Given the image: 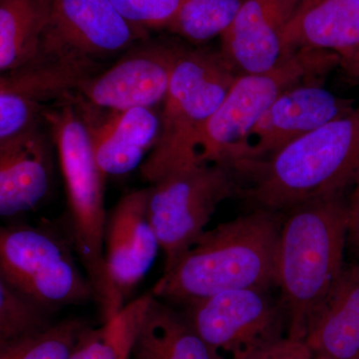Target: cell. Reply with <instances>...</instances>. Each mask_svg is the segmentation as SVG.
I'll return each instance as SVG.
<instances>
[{
    "mask_svg": "<svg viewBox=\"0 0 359 359\" xmlns=\"http://www.w3.org/2000/svg\"><path fill=\"white\" fill-rule=\"evenodd\" d=\"M52 178L51 148L40 125L0 144V217L39 207L50 192Z\"/></svg>",
    "mask_w": 359,
    "mask_h": 359,
    "instance_id": "16",
    "label": "cell"
},
{
    "mask_svg": "<svg viewBox=\"0 0 359 359\" xmlns=\"http://www.w3.org/2000/svg\"><path fill=\"white\" fill-rule=\"evenodd\" d=\"M348 205L344 195L308 201L283 212L276 287L287 337L304 340L311 320L344 273Z\"/></svg>",
    "mask_w": 359,
    "mask_h": 359,
    "instance_id": "3",
    "label": "cell"
},
{
    "mask_svg": "<svg viewBox=\"0 0 359 359\" xmlns=\"http://www.w3.org/2000/svg\"><path fill=\"white\" fill-rule=\"evenodd\" d=\"M238 75L219 50L184 49L163 102L157 141L141 165L146 181L153 184L171 172L198 164V137Z\"/></svg>",
    "mask_w": 359,
    "mask_h": 359,
    "instance_id": "5",
    "label": "cell"
},
{
    "mask_svg": "<svg viewBox=\"0 0 359 359\" xmlns=\"http://www.w3.org/2000/svg\"><path fill=\"white\" fill-rule=\"evenodd\" d=\"M271 290H224L179 309L223 359H238L287 337V314Z\"/></svg>",
    "mask_w": 359,
    "mask_h": 359,
    "instance_id": "10",
    "label": "cell"
},
{
    "mask_svg": "<svg viewBox=\"0 0 359 359\" xmlns=\"http://www.w3.org/2000/svg\"><path fill=\"white\" fill-rule=\"evenodd\" d=\"M125 20L146 32L167 28L182 0H110Z\"/></svg>",
    "mask_w": 359,
    "mask_h": 359,
    "instance_id": "26",
    "label": "cell"
},
{
    "mask_svg": "<svg viewBox=\"0 0 359 359\" xmlns=\"http://www.w3.org/2000/svg\"><path fill=\"white\" fill-rule=\"evenodd\" d=\"M6 88V81L4 77H0V89Z\"/></svg>",
    "mask_w": 359,
    "mask_h": 359,
    "instance_id": "29",
    "label": "cell"
},
{
    "mask_svg": "<svg viewBox=\"0 0 359 359\" xmlns=\"http://www.w3.org/2000/svg\"><path fill=\"white\" fill-rule=\"evenodd\" d=\"M146 32L130 25L110 0H47L41 52L50 65L84 81L99 61L126 52Z\"/></svg>",
    "mask_w": 359,
    "mask_h": 359,
    "instance_id": "9",
    "label": "cell"
},
{
    "mask_svg": "<svg viewBox=\"0 0 359 359\" xmlns=\"http://www.w3.org/2000/svg\"><path fill=\"white\" fill-rule=\"evenodd\" d=\"M148 195L149 188L130 192L107 215L106 268L124 302L147 275L161 250L149 219Z\"/></svg>",
    "mask_w": 359,
    "mask_h": 359,
    "instance_id": "13",
    "label": "cell"
},
{
    "mask_svg": "<svg viewBox=\"0 0 359 359\" xmlns=\"http://www.w3.org/2000/svg\"><path fill=\"white\" fill-rule=\"evenodd\" d=\"M283 212L255 208L205 230L152 294L183 309L224 290L276 287V250Z\"/></svg>",
    "mask_w": 359,
    "mask_h": 359,
    "instance_id": "1",
    "label": "cell"
},
{
    "mask_svg": "<svg viewBox=\"0 0 359 359\" xmlns=\"http://www.w3.org/2000/svg\"><path fill=\"white\" fill-rule=\"evenodd\" d=\"M339 66L332 52L299 50L266 72L238 74L198 137V164H237L250 132L283 92L306 80H325Z\"/></svg>",
    "mask_w": 359,
    "mask_h": 359,
    "instance_id": "6",
    "label": "cell"
},
{
    "mask_svg": "<svg viewBox=\"0 0 359 359\" xmlns=\"http://www.w3.org/2000/svg\"><path fill=\"white\" fill-rule=\"evenodd\" d=\"M84 121L97 166L105 179L141 167L159 135L160 116L150 108L108 111L100 121Z\"/></svg>",
    "mask_w": 359,
    "mask_h": 359,
    "instance_id": "17",
    "label": "cell"
},
{
    "mask_svg": "<svg viewBox=\"0 0 359 359\" xmlns=\"http://www.w3.org/2000/svg\"><path fill=\"white\" fill-rule=\"evenodd\" d=\"M348 205V245L359 250V172L353 184Z\"/></svg>",
    "mask_w": 359,
    "mask_h": 359,
    "instance_id": "28",
    "label": "cell"
},
{
    "mask_svg": "<svg viewBox=\"0 0 359 359\" xmlns=\"http://www.w3.org/2000/svg\"><path fill=\"white\" fill-rule=\"evenodd\" d=\"M57 147L67 192L71 243L94 292L103 321L125 306L111 283L104 257L107 212L104 200L105 178L97 166L83 117L72 104L43 114Z\"/></svg>",
    "mask_w": 359,
    "mask_h": 359,
    "instance_id": "4",
    "label": "cell"
},
{
    "mask_svg": "<svg viewBox=\"0 0 359 359\" xmlns=\"http://www.w3.org/2000/svg\"><path fill=\"white\" fill-rule=\"evenodd\" d=\"M313 359H327V358H323V356H320V355H314V354H313Z\"/></svg>",
    "mask_w": 359,
    "mask_h": 359,
    "instance_id": "30",
    "label": "cell"
},
{
    "mask_svg": "<svg viewBox=\"0 0 359 359\" xmlns=\"http://www.w3.org/2000/svg\"><path fill=\"white\" fill-rule=\"evenodd\" d=\"M90 327L78 318L46 327L0 344V359H70Z\"/></svg>",
    "mask_w": 359,
    "mask_h": 359,
    "instance_id": "21",
    "label": "cell"
},
{
    "mask_svg": "<svg viewBox=\"0 0 359 359\" xmlns=\"http://www.w3.org/2000/svg\"><path fill=\"white\" fill-rule=\"evenodd\" d=\"M356 266H358V269H359V264H356Z\"/></svg>",
    "mask_w": 359,
    "mask_h": 359,
    "instance_id": "32",
    "label": "cell"
},
{
    "mask_svg": "<svg viewBox=\"0 0 359 359\" xmlns=\"http://www.w3.org/2000/svg\"><path fill=\"white\" fill-rule=\"evenodd\" d=\"M245 0H182L166 29L199 44L222 36L237 18Z\"/></svg>",
    "mask_w": 359,
    "mask_h": 359,
    "instance_id": "22",
    "label": "cell"
},
{
    "mask_svg": "<svg viewBox=\"0 0 359 359\" xmlns=\"http://www.w3.org/2000/svg\"><path fill=\"white\" fill-rule=\"evenodd\" d=\"M233 168L247 182L238 197L259 209L285 212L308 201L344 195L359 172V106L264 159Z\"/></svg>",
    "mask_w": 359,
    "mask_h": 359,
    "instance_id": "2",
    "label": "cell"
},
{
    "mask_svg": "<svg viewBox=\"0 0 359 359\" xmlns=\"http://www.w3.org/2000/svg\"><path fill=\"white\" fill-rule=\"evenodd\" d=\"M47 0H0V77L32 67L41 52Z\"/></svg>",
    "mask_w": 359,
    "mask_h": 359,
    "instance_id": "20",
    "label": "cell"
},
{
    "mask_svg": "<svg viewBox=\"0 0 359 359\" xmlns=\"http://www.w3.org/2000/svg\"><path fill=\"white\" fill-rule=\"evenodd\" d=\"M129 359H223L196 332L181 309L150 294Z\"/></svg>",
    "mask_w": 359,
    "mask_h": 359,
    "instance_id": "19",
    "label": "cell"
},
{
    "mask_svg": "<svg viewBox=\"0 0 359 359\" xmlns=\"http://www.w3.org/2000/svg\"><path fill=\"white\" fill-rule=\"evenodd\" d=\"M150 294L125 304L98 328L90 327L70 359H129L135 330Z\"/></svg>",
    "mask_w": 359,
    "mask_h": 359,
    "instance_id": "23",
    "label": "cell"
},
{
    "mask_svg": "<svg viewBox=\"0 0 359 359\" xmlns=\"http://www.w3.org/2000/svg\"><path fill=\"white\" fill-rule=\"evenodd\" d=\"M301 0H245L219 51L238 74L266 72L283 59V37Z\"/></svg>",
    "mask_w": 359,
    "mask_h": 359,
    "instance_id": "15",
    "label": "cell"
},
{
    "mask_svg": "<svg viewBox=\"0 0 359 359\" xmlns=\"http://www.w3.org/2000/svg\"><path fill=\"white\" fill-rule=\"evenodd\" d=\"M43 114L39 99L7 87L0 89V144L39 126Z\"/></svg>",
    "mask_w": 359,
    "mask_h": 359,
    "instance_id": "25",
    "label": "cell"
},
{
    "mask_svg": "<svg viewBox=\"0 0 359 359\" xmlns=\"http://www.w3.org/2000/svg\"><path fill=\"white\" fill-rule=\"evenodd\" d=\"M74 254L71 241L47 226H0V273L18 294L48 313L94 299Z\"/></svg>",
    "mask_w": 359,
    "mask_h": 359,
    "instance_id": "7",
    "label": "cell"
},
{
    "mask_svg": "<svg viewBox=\"0 0 359 359\" xmlns=\"http://www.w3.org/2000/svg\"><path fill=\"white\" fill-rule=\"evenodd\" d=\"M332 52L351 79L359 72V0H301L283 37V57Z\"/></svg>",
    "mask_w": 359,
    "mask_h": 359,
    "instance_id": "14",
    "label": "cell"
},
{
    "mask_svg": "<svg viewBox=\"0 0 359 359\" xmlns=\"http://www.w3.org/2000/svg\"><path fill=\"white\" fill-rule=\"evenodd\" d=\"M183 46L169 42L136 43L109 69L78 86L92 107L106 111L150 108L164 102Z\"/></svg>",
    "mask_w": 359,
    "mask_h": 359,
    "instance_id": "11",
    "label": "cell"
},
{
    "mask_svg": "<svg viewBox=\"0 0 359 359\" xmlns=\"http://www.w3.org/2000/svg\"><path fill=\"white\" fill-rule=\"evenodd\" d=\"M355 359H359V358H355Z\"/></svg>",
    "mask_w": 359,
    "mask_h": 359,
    "instance_id": "33",
    "label": "cell"
},
{
    "mask_svg": "<svg viewBox=\"0 0 359 359\" xmlns=\"http://www.w3.org/2000/svg\"><path fill=\"white\" fill-rule=\"evenodd\" d=\"M238 178L228 165L197 164L151 184L148 216L164 252V273L204 233L219 205L240 196Z\"/></svg>",
    "mask_w": 359,
    "mask_h": 359,
    "instance_id": "8",
    "label": "cell"
},
{
    "mask_svg": "<svg viewBox=\"0 0 359 359\" xmlns=\"http://www.w3.org/2000/svg\"><path fill=\"white\" fill-rule=\"evenodd\" d=\"M313 351L304 340L285 337L238 359H313Z\"/></svg>",
    "mask_w": 359,
    "mask_h": 359,
    "instance_id": "27",
    "label": "cell"
},
{
    "mask_svg": "<svg viewBox=\"0 0 359 359\" xmlns=\"http://www.w3.org/2000/svg\"><path fill=\"white\" fill-rule=\"evenodd\" d=\"M356 80H359V72H358V78H356Z\"/></svg>",
    "mask_w": 359,
    "mask_h": 359,
    "instance_id": "31",
    "label": "cell"
},
{
    "mask_svg": "<svg viewBox=\"0 0 359 359\" xmlns=\"http://www.w3.org/2000/svg\"><path fill=\"white\" fill-rule=\"evenodd\" d=\"M354 108L353 99L332 93L325 88V80L294 85L283 92L257 121L248 137L244 158L237 164L264 159Z\"/></svg>",
    "mask_w": 359,
    "mask_h": 359,
    "instance_id": "12",
    "label": "cell"
},
{
    "mask_svg": "<svg viewBox=\"0 0 359 359\" xmlns=\"http://www.w3.org/2000/svg\"><path fill=\"white\" fill-rule=\"evenodd\" d=\"M304 342L314 355L359 358V269H344L311 320Z\"/></svg>",
    "mask_w": 359,
    "mask_h": 359,
    "instance_id": "18",
    "label": "cell"
},
{
    "mask_svg": "<svg viewBox=\"0 0 359 359\" xmlns=\"http://www.w3.org/2000/svg\"><path fill=\"white\" fill-rule=\"evenodd\" d=\"M51 323L50 313L18 294L0 273V344Z\"/></svg>",
    "mask_w": 359,
    "mask_h": 359,
    "instance_id": "24",
    "label": "cell"
}]
</instances>
